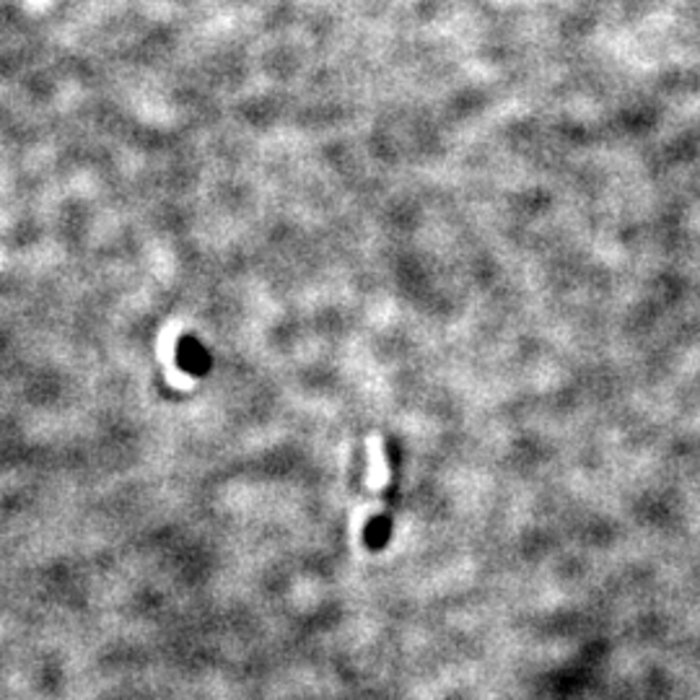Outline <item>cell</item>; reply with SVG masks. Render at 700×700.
Returning a JSON list of instances; mask_svg holds the SVG:
<instances>
[{"label": "cell", "instance_id": "2", "mask_svg": "<svg viewBox=\"0 0 700 700\" xmlns=\"http://www.w3.org/2000/svg\"><path fill=\"white\" fill-rule=\"evenodd\" d=\"M389 480L387 457H384V444L379 436L368 438V486L382 488Z\"/></svg>", "mask_w": 700, "mask_h": 700}, {"label": "cell", "instance_id": "1", "mask_svg": "<svg viewBox=\"0 0 700 700\" xmlns=\"http://www.w3.org/2000/svg\"><path fill=\"white\" fill-rule=\"evenodd\" d=\"M166 341H169V325L164 327V333H161V337H159V358H161V364H164V368H166L169 384H172V387H176V389H192V387H195V379H192V376H187V374H182L180 368H176V364H174V343L169 345Z\"/></svg>", "mask_w": 700, "mask_h": 700}]
</instances>
